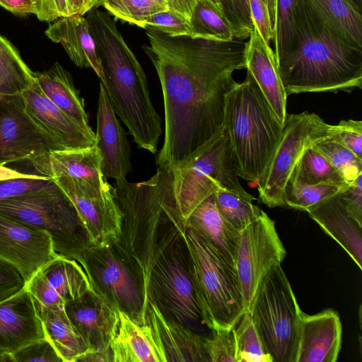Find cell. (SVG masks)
<instances>
[{
  "mask_svg": "<svg viewBox=\"0 0 362 362\" xmlns=\"http://www.w3.org/2000/svg\"><path fill=\"white\" fill-rule=\"evenodd\" d=\"M93 290L109 305L146 323L147 301L140 276L119 241L88 245L77 255Z\"/></svg>",
  "mask_w": 362,
  "mask_h": 362,
  "instance_id": "cell-10",
  "label": "cell"
},
{
  "mask_svg": "<svg viewBox=\"0 0 362 362\" xmlns=\"http://www.w3.org/2000/svg\"><path fill=\"white\" fill-rule=\"evenodd\" d=\"M192 38L229 42L234 29L223 11L209 0H197L189 19Z\"/></svg>",
  "mask_w": 362,
  "mask_h": 362,
  "instance_id": "cell-33",
  "label": "cell"
},
{
  "mask_svg": "<svg viewBox=\"0 0 362 362\" xmlns=\"http://www.w3.org/2000/svg\"><path fill=\"white\" fill-rule=\"evenodd\" d=\"M52 42L62 45L73 63L80 68L92 69L100 83L106 77L86 18L70 16L59 18L45 32Z\"/></svg>",
  "mask_w": 362,
  "mask_h": 362,
  "instance_id": "cell-26",
  "label": "cell"
},
{
  "mask_svg": "<svg viewBox=\"0 0 362 362\" xmlns=\"http://www.w3.org/2000/svg\"><path fill=\"white\" fill-rule=\"evenodd\" d=\"M59 255L47 232L0 214V259L14 265L27 283Z\"/></svg>",
  "mask_w": 362,
  "mask_h": 362,
  "instance_id": "cell-17",
  "label": "cell"
},
{
  "mask_svg": "<svg viewBox=\"0 0 362 362\" xmlns=\"http://www.w3.org/2000/svg\"><path fill=\"white\" fill-rule=\"evenodd\" d=\"M22 95L33 119L66 150L96 144L95 133L91 127L82 126L58 107L42 93L35 80Z\"/></svg>",
  "mask_w": 362,
  "mask_h": 362,
  "instance_id": "cell-21",
  "label": "cell"
},
{
  "mask_svg": "<svg viewBox=\"0 0 362 362\" xmlns=\"http://www.w3.org/2000/svg\"><path fill=\"white\" fill-rule=\"evenodd\" d=\"M286 255L275 222L264 211L240 231L235 270L240 281L245 310L261 279Z\"/></svg>",
  "mask_w": 362,
  "mask_h": 362,
  "instance_id": "cell-13",
  "label": "cell"
},
{
  "mask_svg": "<svg viewBox=\"0 0 362 362\" xmlns=\"http://www.w3.org/2000/svg\"><path fill=\"white\" fill-rule=\"evenodd\" d=\"M338 194L349 216L362 226V173L343 187Z\"/></svg>",
  "mask_w": 362,
  "mask_h": 362,
  "instance_id": "cell-49",
  "label": "cell"
},
{
  "mask_svg": "<svg viewBox=\"0 0 362 362\" xmlns=\"http://www.w3.org/2000/svg\"><path fill=\"white\" fill-rule=\"evenodd\" d=\"M0 214L47 232L54 250L75 259L89 245L77 212L52 180L40 189L0 200Z\"/></svg>",
  "mask_w": 362,
  "mask_h": 362,
  "instance_id": "cell-9",
  "label": "cell"
},
{
  "mask_svg": "<svg viewBox=\"0 0 362 362\" xmlns=\"http://www.w3.org/2000/svg\"><path fill=\"white\" fill-rule=\"evenodd\" d=\"M272 362H296L300 308L281 265L260 281L247 310Z\"/></svg>",
  "mask_w": 362,
  "mask_h": 362,
  "instance_id": "cell-7",
  "label": "cell"
},
{
  "mask_svg": "<svg viewBox=\"0 0 362 362\" xmlns=\"http://www.w3.org/2000/svg\"><path fill=\"white\" fill-rule=\"evenodd\" d=\"M64 308L91 351L78 361H112L110 344L118 322V311L93 290L67 301Z\"/></svg>",
  "mask_w": 362,
  "mask_h": 362,
  "instance_id": "cell-16",
  "label": "cell"
},
{
  "mask_svg": "<svg viewBox=\"0 0 362 362\" xmlns=\"http://www.w3.org/2000/svg\"><path fill=\"white\" fill-rule=\"evenodd\" d=\"M103 6L116 18L142 28L150 16L168 9L165 0H105Z\"/></svg>",
  "mask_w": 362,
  "mask_h": 362,
  "instance_id": "cell-39",
  "label": "cell"
},
{
  "mask_svg": "<svg viewBox=\"0 0 362 362\" xmlns=\"http://www.w3.org/2000/svg\"><path fill=\"white\" fill-rule=\"evenodd\" d=\"M329 138L362 159V121L341 120L337 124L332 125Z\"/></svg>",
  "mask_w": 362,
  "mask_h": 362,
  "instance_id": "cell-45",
  "label": "cell"
},
{
  "mask_svg": "<svg viewBox=\"0 0 362 362\" xmlns=\"http://www.w3.org/2000/svg\"><path fill=\"white\" fill-rule=\"evenodd\" d=\"M310 217L362 269V226L350 217L338 193L308 208Z\"/></svg>",
  "mask_w": 362,
  "mask_h": 362,
  "instance_id": "cell-27",
  "label": "cell"
},
{
  "mask_svg": "<svg viewBox=\"0 0 362 362\" xmlns=\"http://www.w3.org/2000/svg\"><path fill=\"white\" fill-rule=\"evenodd\" d=\"M289 179L307 185L344 187L348 184L327 159L312 146L304 150Z\"/></svg>",
  "mask_w": 362,
  "mask_h": 362,
  "instance_id": "cell-35",
  "label": "cell"
},
{
  "mask_svg": "<svg viewBox=\"0 0 362 362\" xmlns=\"http://www.w3.org/2000/svg\"><path fill=\"white\" fill-rule=\"evenodd\" d=\"M12 354L16 362H63L47 338L32 342Z\"/></svg>",
  "mask_w": 362,
  "mask_h": 362,
  "instance_id": "cell-47",
  "label": "cell"
},
{
  "mask_svg": "<svg viewBox=\"0 0 362 362\" xmlns=\"http://www.w3.org/2000/svg\"><path fill=\"white\" fill-rule=\"evenodd\" d=\"M96 121V146L102 156L105 177L126 179L131 171L129 144L107 92L100 82Z\"/></svg>",
  "mask_w": 362,
  "mask_h": 362,
  "instance_id": "cell-19",
  "label": "cell"
},
{
  "mask_svg": "<svg viewBox=\"0 0 362 362\" xmlns=\"http://www.w3.org/2000/svg\"><path fill=\"white\" fill-rule=\"evenodd\" d=\"M216 206L224 218L239 232L257 219L262 210L233 192L219 189L214 193Z\"/></svg>",
  "mask_w": 362,
  "mask_h": 362,
  "instance_id": "cell-36",
  "label": "cell"
},
{
  "mask_svg": "<svg viewBox=\"0 0 362 362\" xmlns=\"http://www.w3.org/2000/svg\"><path fill=\"white\" fill-rule=\"evenodd\" d=\"M165 1L169 10L182 13L190 19L197 0H165Z\"/></svg>",
  "mask_w": 362,
  "mask_h": 362,
  "instance_id": "cell-53",
  "label": "cell"
},
{
  "mask_svg": "<svg viewBox=\"0 0 362 362\" xmlns=\"http://www.w3.org/2000/svg\"><path fill=\"white\" fill-rule=\"evenodd\" d=\"M143 49L153 64L164 102L165 136L158 167H182L223 127L226 99L245 69L246 41L170 37L146 29Z\"/></svg>",
  "mask_w": 362,
  "mask_h": 362,
  "instance_id": "cell-1",
  "label": "cell"
},
{
  "mask_svg": "<svg viewBox=\"0 0 362 362\" xmlns=\"http://www.w3.org/2000/svg\"><path fill=\"white\" fill-rule=\"evenodd\" d=\"M152 29L170 37H191L189 19L178 12L165 10L150 16L144 29Z\"/></svg>",
  "mask_w": 362,
  "mask_h": 362,
  "instance_id": "cell-43",
  "label": "cell"
},
{
  "mask_svg": "<svg viewBox=\"0 0 362 362\" xmlns=\"http://www.w3.org/2000/svg\"><path fill=\"white\" fill-rule=\"evenodd\" d=\"M296 0H276L272 40L276 63L296 45Z\"/></svg>",
  "mask_w": 362,
  "mask_h": 362,
  "instance_id": "cell-37",
  "label": "cell"
},
{
  "mask_svg": "<svg viewBox=\"0 0 362 362\" xmlns=\"http://www.w3.org/2000/svg\"><path fill=\"white\" fill-rule=\"evenodd\" d=\"M36 16L47 22L69 16L66 0H40Z\"/></svg>",
  "mask_w": 362,
  "mask_h": 362,
  "instance_id": "cell-51",
  "label": "cell"
},
{
  "mask_svg": "<svg viewBox=\"0 0 362 362\" xmlns=\"http://www.w3.org/2000/svg\"><path fill=\"white\" fill-rule=\"evenodd\" d=\"M209 1H211L212 3H214L215 5H216L218 7H219L220 8H221L223 10L220 0H209Z\"/></svg>",
  "mask_w": 362,
  "mask_h": 362,
  "instance_id": "cell-59",
  "label": "cell"
},
{
  "mask_svg": "<svg viewBox=\"0 0 362 362\" xmlns=\"http://www.w3.org/2000/svg\"><path fill=\"white\" fill-rule=\"evenodd\" d=\"M0 5L17 16L37 13V6L31 0H0Z\"/></svg>",
  "mask_w": 362,
  "mask_h": 362,
  "instance_id": "cell-52",
  "label": "cell"
},
{
  "mask_svg": "<svg viewBox=\"0 0 362 362\" xmlns=\"http://www.w3.org/2000/svg\"><path fill=\"white\" fill-rule=\"evenodd\" d=\"M342 326L337 312L325 309L300 314L296 362H335L341 346Z\"/></svg>",
  "mask_w": 362,
  "mask_h": 362,
  "instance_id": "cell-20",
  "label": "cell"
},
{
  "mask_svg": "<svg viewBox=\"0 0 362 362\" xmlns=\"http://www.w3.org/2000/svg\"><path fill=\"white\" fill-rule=\"evenodd\" d=\"M52 180L74 205L89 245H103L119 240L122 213L114 187L99 190L63 175Z\"/></svg>",
  "mask_w": 362,
  "mask_h": 362,
  "instance_id": "cell-15",
  "label": "cell"
},
{
  "mask_svg": "<svg viewBox=\"0 0 362 362\" xmlns=\"http://www.w3.org/2000/svg\"><path fill=\"white\" fill-rule=\"evenodd\" d=\"M237 362H272L262 343L247 310L233 327Z\"/></svg>",
  "mask_w": 362,
  "mask_h": 362,
  "instance_id": "cell-38",
  "label": "cell"
},
{
  "mask_svg": "<svg viewBox=\"0 0 362 362\" xmlns=\"http://www.w3.org/2000/svg\"><path fill=\"white\" fill-rule=\"evenodd\" d=\"M312 146L327 159L347 183L362 173V159L330 138L317 141Z\"/></svg>",
  "mask_w": 362,
  "mask_h": 362,
  "instance_id": "cell-40",
  "label": "cell"
},
{
  "mask_svg": "<svg viewBox=\"0 0 362 362\" xmlns=\"http://www.w3.org/2000/svg\"><path fill=\"white\" fill-rule=\"evenodd\" d=\"M223 125L231 141L238 176L258 183L275 153L284 124L247 71L245 81L236 83L226 96Z\"/></svg>",
  "mask_w": 362,
  "mask_h": 362,
  "instance_id": "cell-5",
  "label": "cell"
},
{
  "mask_svg": "<svg viewBox=\"0 0 362 362\" xmlns=\"http://www.w3.org/2000/svg\"><path fill=\"white\" fill-rule=\"evenodd\" d=\"M37 175L51 179L66 176L99 190L110 185L102 171V156L95 145L49 152L29 160Z\"/></svg>",
  "mask_w": 362,
  "mask_h": 362,
  "instance_id": "cell-22",
  "label": "cell"
},
{
  "mask_svg": "<svg viewBox=\"0 0 362 362\" xmlns=\"http://www.w3.org/2000/svg\"><path fill=\"white\" fill-rule=\"evenodd\" d=\"M45 338L42 321L27 288L0 303V353L13 354Z\"/></svg>",
  "mask_w": 362,
  "mask_h": 362,
  "instance_id": "cell-24",
  "label": "cell"
},
{
  "mask_svg": "<svg viewBox=\"0 0 362 362\" xmlns=\"http://www.w3.org/2000/svg\"><path fill=\"white\" fill-rule=\"evenodd\" d=\"M185 227L203 237L235 269L240 232L221 215L214 194L194 209L187 219Z\"/></svg>",
  "mask_w": 362,
  "mask_h": 362,
  "instance_id": "cell-28",
  "label": "cell"
},
{
  "mask_svg": "<svg viewBox=\"0 0 362 362\" xmlns=\"http://www.w3.org/2000/svg\"><path fill=\"white\" fill-rule=\"evenodd\" d=\"M255 28L263 40L270 44L274 37V29L264 0H248Z\"/></svg>",
  "mask_w": 362,
  "mask_h": 362,
  "instance_id": "cell-50",
  "label": "cell"
},
{
  "mask_svg": "<svg viewBox=\"0 0 362 362\" xmlns=\"http://www.w3.org/2000/svg\"><path fill=\"white\" fill-rule=\"evenodd\" d=\"M31 1L36 5L37 11H38L40 0H31Z\"/></svg>",
  "mask_w": 362,
  "mask_h": 362,
  "instance_id": "cell-60",
  "label": "cell"
},
{
  "mask_svg": "<svg viewBox=\"0 0 362 362\" xmlns=\"http://www.w3.org/2000/svg\"><path fill=\"white\" fill-rule=\"evenodd\" d=\"M0 362H16L12 354L0 353Z\"/></svg>",
  "mask_w": 362,
  "mask_h": 362,
  "instance_id": "cell-57",
  "label": "cell"
},
{
  "mask_svg": "<svg viewBox=\"0 0 362 362\" xmlns=\"http://www.w3.org/2000/svg\"><path fill=\"white\" fill-rule=\"evenodd\" d=\"M61 150L28 112L22 93L0 95V165Z\"/></svg>",
  "mask_w": 362,
  "mask_h": 362,
  "instance_id": "cell-14",
  "label": "cell"
},
{
  "mask_svg": "<svg viewBox=\"0 0 362 362\" xmlns=\"http://www.w3.org/2000/svg\"><path fill=\"white\" fill-rule=\"evenodd\" d=\"M264 1L267 6L270 19H271V22H272L273 29H274L276 0H264Z\"/></svg>",
  "mask_w": 362,
  "mask_h": 362,
  "instance_id": "cell-56",
  "label": "cell"
},
{
  "mask_svg": "<svg viewBox=\"0 0 362 362\" xmlns=\"http://www.w3.org/2000/svg\"><path fill=\"white\" fill-rule=\"evenodd\" d=\"M146 319L165 362H209L204 348L205 337L166 317L151 300L147 302Z\"/></svg>",
  "mask_w": 362,
  "mask_h": 362,
  "instance_id": "cell-23",
  "label": "cell"
},
{
  "mask_svg": "<svg viewBox=\"0 0 362 362\" xmlns=\"http://www.w3.org/2000/svg\"><path fill=\"white\" fill-rule=\"evenodd\" d=\"M34 72L17 49L0 35V95L22 93L34 82Z\"/></svg>",
  "mask_w": 362,
  "mask_h": 362,
  "instance_id": "cell-34",
  "label": "cell"
},
{
  "mask_svg": "<svg viewBox=\"0 0 362 362\" xmlns=\"http://www.w3.org/2000/svg\"><path fill=\"white\" fill-rule=\"evenodd\" d=\"M34 303L42 321L45 337L63 362H78L81 357L91 352L69 319L64 307L49 308L35 301Z\"/></svg>",
  "mask_w": 362,
  "mask_h": 362,
  "instance_id": "cell-30",
  "label": "cell"
},
{
  "mask_svg": "<svg viewBox=\"0 0 362 362\" xmlns=\"http://www.w3.org/2000/svg\"><path fill=\"white\" fill-rule=\"evenodd\" d=\"M351 4L360 13L362 11V0H348Z\"/></svg>",
  "mask_w": 362,
  "mask_h": 362,
  "instance_id": "cell-58",
  "label": "cell"
},
{
  "mask_svg": "<svg viewBox=\"0 0 362 362\" xmlns=\"http://www.w3.org/2000/svg\"><path fill=\"white\" fill-rule=\"evenodd\" d=\"M51 178L37 174L0 180V200L36 191L46 186Z\"/></svg>",
  "mask_w": 362,
  "mask_h": 362,
  "instance_id": "cell-46",
  "label": "cell"
},
{
  "mask_svg": "<svg viewBox=\"0 0 362 362\" xmlns=\"http://www.w3.org/2000/svg\"><path fill=\"white\" fill-rule=\"evenodd\" d=\"M26 286L21 272L12 264L0 259V303L20 293Z\"/></svg>",
  "mask_w": 362,
  "mask_h": 362,
  "instance_id": "cell-48",
  "label": "cell"
},
{
  "mask_svg": "<svg viewBox=\"0 0 362 362\" xmlns=\"http://www.w3.org/2000/svg\"><path fill=\"white\" fill-rule=\"evenodd\" d=\"M115 113L139 148L157 152L161 119L151 102L145 72L110 16L97 8L86 17Z\"/></svg>",
  "mask_w": 362,
  "mask_h": 362,
  "instance_id": "cell-4",
  "label": "cell"
},
{
  "mask_svg": "<svg viewBox=\"0 0 362 362\" xmlns=\"http://www.w3.org/2000/svg\"><path fill=\"white\" fill-rule=\"evenodd\" d=\"M296 42L277 62L287 95L362 87V47L348 41L304 0H296Z\"/></svg>",
  "mask_w": 362,
  "mask_h": 362,
  "instance_id": "cell-3",
  "label": "cell"
},
{
  "mask_svg": "<svg viewBox=\"0 0 362 362\" xmlns=\"http://www.w3.org/2000/svg\"><path fill=\"white\" fill-rule=\"evenodd\" d=\"M31 174L15 170L10 168L6 167V165H0V180L15 177H28Z\"/></svg>",
  "mask_w": 362,
  "mask_h": 362,
  "instance_id": "cell-55",
  "label": "cell"
},
{
  "mask_svg": "<svg viewBox=\"0 0 362 362\" xmlns=\"http://www.w3.org/2000/svg\"><path fill=\"white\" fill-rule=\"evenodd\" d=\"M212 337L204 338V348L209 362H237L233 327L212 330Z\"/></svg>",
  "mask_w": 362,
  "mask_h": 362,
  "instance_id": "cell-42",
  "label": "cell"
},
{
  "mask_svg": "<svg viewBox=\"0 0 362 362\" xmlns=\"http://www.w3.org/2000/svg\"><path fill=\"white\" fill-rule=\"evenodd\" d=\"M68 11L70 16H83L86 13L85 0H66Z\"/></svg>",
  "mask_w": 362,
  "mask_h": 362,
  "instance_id": "cell-54",
  "label": "cell"
},
{
  "mask_svg": "<svg viewBox=\"0 0 362 362\" xmlns=\"http://www.w3.org/2000/svg\"><path fill=\"white\" fill-rule=\"evenodd\" d=\"M335 32L362 47V15L348 0H304Z\"/></svg>",
  "mask_w": 362,
  "mask_h": 362,
  "instance_id": "cell-32",
  "label": "cell"
},
{
  "mask_svg": "<svg viewBox=\"0 0 362 362\" xmlns=\"http://www.w3.org/2000/svg\"><path fill=\"white\" fill-rule=\"evenodd\" d=\"M342 187L330 185H307L289 179L284 188V200L286 206L290 208L305 211L336 194Z\"/></svg>",
  "mask_w": 362,
  "mask_h": 362,
  "instance_id": "cell-41",
  "label": "cell"
},
{
  "mask_svg": "<svg viewBox=\"0 0 362 362\" xmlns=\"http://www.w3.org/2000/svg\"><path fill=\"white\" fill-rule=\"evenodd\" d=\"M114 188L122 213L119 243L141 277L148 302L155 263L171 245L184 240L186 230L174 194L173 171L158 167L148 180H116Z\"/></svg>",
  "mask_w": 362,
  "mask_h": 362,
  "instance_id": "cell-2",
  "label": "cell"
},
{
  "mask_svg": "<svg viewBox=\"0 0 362 362\" xmlns=\"http://www.w3.org/2000/svg\"><path fill=\"white\" fill-rule=\"evenodd\" d=\"M35 302L49 308L64 307L93 290L77 262L59 255L42 267L27 283Z\"/></svg>",
  "mask_w": 362,
  "mask_h": 362,
  "instance_id": "cell-18",
  "label": "cell"
},
{
  "mask_svg": "<svg viewBox=\"0 0 362 362\" xmlns=\"http://www.w3.org/2000/svg\"><path fill=\"white\" fill-rule=\"evenodd\" d=\"M184 241L203 323L211 331L233 328L245 311L235 269L192 229L186 228Z\"/></svg>",
  "mask_w": 362,
  "mask_h": 362,
  "instance_id": "cell-6",
  "label": "cell"
},
{
  "mask_svg": "<svg viewBox=\"0 0 362 362\" xmlns=\"http://www.w3.org/2000/svg\"><path fill=\"white\" fill-rule=\"evenodd\" d=\"M172 171L174 194L185 223L202 201L219 189L255 199L240 184L236 158L224 125L196 157Z\"/></svg>",
  "mask_w": 362,
  "mask_h": 362,
  "instance_id": "cell-8",
  "label": "cell"
},
{
  "mask_svg": "<svg viewBox=\"0 0 362 362\" xmlns=\"http://www.w3.org/2000/svg\"><path fill=\"white\" fill-rule=\"evenodd\" d=\"M34 79L42 93L73 119L89 126L83 99L75 88L70 74L58 62L43 72H34Z\"/></svg>",
  "mask_w": 362,
  "mask_h": 362,
  "instance_id": "cell-31",
  "label": "cell"
},
{
  "mask_svg": "<svg viewBox=\"0 0 362 362\" xmlns=\"http://www.w3.org/2000/svg\"><path fill=\"white\" fill-rule=\"evenodd\" d=\"M332 125L315 113L286 115L281 139L262 180L257 183L261 202L268 207L285 206L284 192L290 175L304 150L329 138Z\"/></svg>",
  "mask_w": 362,
  "mask_h": 362,
  "instance_id": "cell-11",
  "label": "cell"
},
{
  "mask_svg": "<svg viewBox=\"0 0 362 362\" xmlns=\"http://www.w3.org/2000/svg\"><path fill=\"white\" fill-rule=\"evenodd\" d=\"M118 311V322L111 341L113 362H165L148 324H141Z\"/></svg>",
  "mask_w": 362,
  "mask_h": 362,
  "instance_id": "cell-29",
  "label": "cell"
},
{
  "mask_svg": "<svg viewBox=\"0 0 362 362\" xmlns=\"http://www.w3.org/2000/svg\"><path fill=\"white\" fill-rule=\"evenodd\" d=\"M245 69L284 124L287 115L288 95L279 76L274 52L255 28L246 42Z\"/></svg>",
  "mask_w": 362,
  "mask_h": 362,
  "instance_id": "cell-25",
  "label": "cell"
},
{
  "mask_svg": "<svg viewBox=\"0 0 362 362\" xmlns=\"http://www.w3.org/2000/svg\"><path fill=\"white\" fill-rule=\"evenodd\" d=\"M223 11L231 23L235 38L245 40L255 29L248 0H220Z\"/></svg>",
  "mask_w": 362,
  "mask_h": 362,
  "instance_id": "cell-44",
  "label": "cell"
},
{
  "mask_svg": "<svg viewBox=\"0 0 362 362\" xmlns=\"http://www.w3.org/2000/svg\"><path fill=\"white\" fill-rule=\"evenodd\" d=\"M183 240L171 245L155 263L148 300L153 301L166 317L189 328L190 322L203 320L189 272L187 253L184 255L180 244Z\"/></svg>",
  "mask_w": 362,
  "mask_h": 362,
  "instance_id": "cell-12",
  "label": "cell"
}]
</instances>
